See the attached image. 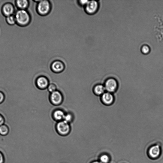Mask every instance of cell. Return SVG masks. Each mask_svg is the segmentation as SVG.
I'll return each instance as SVG.
<instances>
[{"mask_svg":"<svg viewBox=\"0 0 163 163\" xmlns=\"http://www.w3.org/2000/svg\"><path fill=\"white\" fill-rule=\"evenodd\" d=\"M36 85L38 88L44 89L48 88L49 85L48 80L45 77H39L36 80Z\"/></svg>","mask_w":163,"mask_h":163,"instance_id":"30bf717a","label":"cell"},{"mask_svg":"<svg viewBox=\"0 0 163 163\" xmlns=\"http://www.w3.org/2000/svg\"><path fill=\"white\" fill-rule=\"evenodd\" d=\"M6 22L10 25L12 26L16 23V21L14 15L10 16L7 17L6 18Z\"/></svg>","mask_w":163,"mask_h":163,"instance_id":"2e32d148","label":"cell"},{"mask_svg":"<svg viewBox=\"0 0 163 163\" xmlns=\"http://www.w3.org/2000/svg\"><path fill=\"white\" fill-rule=\"evenodd\" d=\"M2 10L3 14L6 17L13 15L15 12L14 5L11 3H5L3 5Z\"/></svg>","mask_w":163,"mask_h":163,"instance_id":"52a82bcc","label":"cell"},{"mask_svg":"<svg viewBox=\"0 0 163 163\" xmlns=\"http://www.w3.org/2000/svg\"><path fill=\"white\" fill-rule=\"evenodd\" d=\"M101 101L106 106H110L113 103L114 98L112 93L105 92L101 96Z\"/></svg>","mask_w":163,"mask_h":163,"instance_id":"9c48e42d","label":"cell"},{"mask_svg":"<svg viewBox=\"0 0 163 163\" xmlns=\"http://www.w3.org/2000/svg\"><path fill=\"white\" fill-rule=\"evenodd\" d=\"M5 122V119L3 116L0 114V126L4 124Z\"/></svg>","mask_w":163,"mask_h":163,"instance_id":"cb8c5ba5","label":"cell"},{"mask_svg":"<svg viewBox=\"0 0 163 163\" xmlns=\"http://www.w3.org/2000/svg\"><path fill=\"white\" fill-rule=\"evenodd\" d=\"M5 96L4 93L0 91V104L2 103L5 100Z\"/></svg>","mask_w":163,"mask_h":163,"instance_id":"7402d4cb","label":"cell"},{"mask_svg":"<svg viewBox=\"0 0 163 163\" xmlns=\"http://www.w3.org/2000/svg\"><path fill=\"white\" fill-rule=\"evenodd\" d=\"M100 160L102 163H107L109 161V158L107 155H104L101 156Z\"/></svg>","mask_w":163,"mask_h":163,"instance_id":"d6986e66","label":"cell"},{"mask_svg":"<svg viewBox=\"0 0 163 163\" xmlns=\"http://www.w3.org/2000/svg\"><path fill=\"white\" fill-rule=\"evenodd\" d=\"M9 129L8 126L3 124L0 126V135L2 136H6L9 133Z\"/></svg>","mask_w":163,"mask_h":163,"instance_id":"9a60e30c","label":"cell"},{"mask_svg":"<svg viewBox=\"0 0 163 163\" xmlns=\"http://www.w3.org/2000/svg\"><path fill=\"white\" fill-rule=\"evenodd\" d=\"M15 4L19 10H26L29 7V2L28 0H17Z\"/></svg>","mask_w":163,"mask_h":163,"instance_id":"7c38bea8","label":"cell"},{"mask_svg":"<svg viewBox=\"0 0 163 163\" xmlns=\"http://www.w3.org/2000/svg\"><path fill=\"white\" fill-rule=\"evenodd\" d=\"M92 163H102L101 161H93Z\"/></svg>","mask_w":163,"mask_h":163,"instance_id":"d4e9b609","label":"cell"},{"mask_svg":"<svg viewBox=\"0 0 163 163\" xmlns=\"http://www.w3.org/2000/svg\"><path fill=\"white\" fill-rule=\"evenodd\" d=\"M5 161V158L2 152L0 151V163H4Z\"/></svg>","mask_w":163,"mask_h":163,"instance_id":"603a6c76","label":"cell"},{"mask_svg":"<svg viewBox=\"0 0 163 163\" xmlns=\"http://www.w3.org/2000/svg\"><path fill=\"white\" fill-rule=\"evenodd\" d=\"M99 7L98 2L96 1H89L84 7L86 13L88 15H92L97 13Z\"/></svg>","mask_w":163,"mask_h":163,"instance_id":"277c9868","label":"cell"},{"mask_svg":"<svg viewBox=\"0 0 163 163\" xmlns=\"http://www.w3.org/2000/svg\"><path fill=\"white\" fill-rule=\"evenodd\" d=\"M14 16L16 23L21 27H26L31 22V15L26 10H19L16 13Z\"/></svg>","mask_w":163,"mask_h":163,"instance_id":"6da1fadb","label":"cell"},{"mask_svg":"<svg viewBox=\"0 0 163 163\" xmlns=\"http://www.w3.org/2000/svg\"><path fill=\"white\" fill-rule=\"evenodd\" d=\"M52 5L50 2L48 0H41L38 3L36 6V11L41 16H46L48 15L51 11Z\"/></svg>","mask_w":163,"mask_h":163,"instance_id":"7a4b0ae2","label":"cell"},{"mask_svg":"<svg viewBox=\"0 0 163 163\" xmlns=\"http://www.w3.org/2000/svg\"><path fill=\"white\" fill-rule=\"evenodd\" d=\"M50 67L52 71L56 73H59L64 70L65 66L64 63L62 61L57 60L52 62Z\"/></svg>","mask_w":163,"mask_h":163,"instance_id":"ba28073f","label":"cell"},{"mask_svg":"<svg viewBox=\"0 0 163 163\" xmlns=\"http://www.w3.org/2000/svg\"><path fill=\"white\" fill-rule=\"evenodd\" d=\"M105 88L104 86L98 84L95 86L93 89V92L95 94L98 96H102L105 92Z\"/></svg>","mask_w":163,"mask_h":163,"instance_id":"5bb4252c","label":"cell"},{"mask_svg":"<svg viewBox=\"0 0 163 163\" xmlns=\"http://www.w3.org/2000/svg\"><path fill=\"white\" fill-rule=\"evenodd\" d=\"M151 51L150 47L148 45L145 44L141 46V51L144 55H148L150 53Z\"/></svg>","mask_w":163,"mask_h":163,"instance_id":"e0dca14e","label":"cell"},{"mask_svg":"<svg viewBox=\"0 0 163 163\" xmlns=\"http://www.w3.org/2000/svg\"><path fill=\"white\" fill-rule=\"evenodd\" d=\"M48 89L49 91L51 93L57 91V87L55 84L51 83L49 84Z\"/></svg>","mask_w":163,"mask_h":163,"instance_id":"ffe728a7","label":"cell"},{"mask_svg":"<svg viewBox=\"0 0 163 163\" xmlns=\"http://www.w3.org/2000/svg\"><path fill=\"white\" fill-rule=\"evenodd\" d=\"M104 86L106 91L108 92L112 93L117 90L118 83L115 78H110L105 82Z\"/></svg>","mask_w":163,"mask_h":163,"instance_id":"5b68a950","label":"cell"},{"mask_svg":"<svg viewBox=\"0 0 163 163\" xmlns=\"http://www.w3.org/2000/svg\"><path fill=\"white\" fill-rule=\"evenodd\" d=\"M57 132L62 136H65L69 134L71 131L69 123L62 120L59 122L56 125Z\"/></svg>","mask_w":163,"mask_h":163,"instance_id":"3957f363","label":"cell"},{"mask_svg":"<svg viewBox=\"0 0 163 163\" xmlns=\"http://www.w3.org/2000/svg\"><path fill=\"white\" fill-rule=\"evenodd\" d=\"M149 155L152 158H156L158 157L161 153V149L159 145L152 146L149 149Z\"/></svg>","mask_w":163,"mask_h":163,"instance_id":"8fae6325","label":"cell"},{"mask_svg":"<svg viewBox=\"0 0 163 163\" xmlns=\"http://www.w3.org/2000/svg\"><path fill=\"white\" fill-rule=\"evenodd\" d=\"M88 2L89 1H87V0H80V1H78V4L80 6L84 8Z\"/></svg>","mask_w":163,"mask_h":163,"instance_id":"44dd1931","label":"cell"},{"mask_svg":"<svg viewBox=\"0 0 163 163\" xmlns=\"http://www.w3.org/2000/svg\"><path fill=\"white\" fill-rule=\"evenodd\" d=\"M73 115L71 113L65 114L64 120L65 121L69 123L72 122L73 120Z\"/></svg>","mask_w":163,"mask_h":163,"instance_id":"ac0fdd59","label":"cell"},{"mask_svg":"<svg viewBox=\"0 0 163 163\" xmlns=\"http://www.w3.org/2000/svg\"><path fill=\"white\" fill-rule=\"evenodd\" d=\"M65 113L61 110H55L53 114L54 120L58 121H61L64 119Z\"/></svg>","mask_w":163,"mask_h":163,"instance_id":"4fadbf2b","label":"cell"},{"mask_svg":"<svg viewBox=\"0 0 163 163\" xmlns=\"http://www.w3.org/2000/svg\"><path fill=\"white\" fill-rule=\"evenodd\" d=\"M50 99L52 104L55 106H58L62 102L63 97L60 92L56 91L51 93Z\"/></svg>","mask_w":163,"mask_h":163,"instance_id":"8992f818","label":"cell"}]
</instances>
